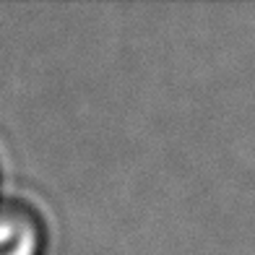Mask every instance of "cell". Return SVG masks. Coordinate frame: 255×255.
I'll return each mask as SVG.
<instances>
[{"mask_svg":"<svg viewBox=\"0 0 255 255\" xmlns=\"http://www.w3.org/2000/svg\"><path fill=\"white\" fill-rule=\"evenodd\" d=\"M47 227L34 206L0 198V255H44Z\"/></svg>","mask_w":255,"mask_h":255,"instance_id":"6da1fadb","label":"cell"}]
</instances>
